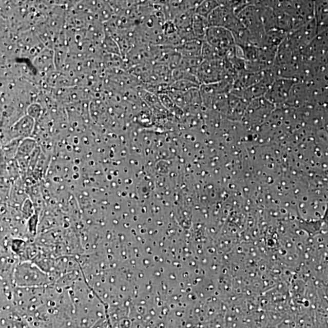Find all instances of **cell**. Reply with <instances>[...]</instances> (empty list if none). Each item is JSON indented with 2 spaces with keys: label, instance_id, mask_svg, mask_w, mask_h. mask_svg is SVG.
<instances>
[{
  "label": "cell",
  "instance_id": "obj_2",
  "mask_svg": "<svg viewBox=\"0 0 328 328\" xmlns=\"http://www.w3.org/2000/svg\"><path fill=\"white\" fill-rule=\"evenodd\" d=\"M208 27L209 26H208L207 18L196 14H195L192 28H193L195 39L204 42Z\"/></svg>",
  "mask_w": 328,
  "mask_h": 328
},
{
  "label": "cell",
  "instance_id": "obj_3",
  "mask_svg": "<svg viewBox=\"0 0 328 328\" xmlns=\"http://www.w3.org/2000/svg\"><path fill=\"white\" fill-rule=\"evenodd\" d=\"M220 5V3L216 1L201 2L195 9V14L207 18L210 13Z\"/></svg>",
  "mask_w": 328,
  "mask_h": 328
},
{
  "label": "cell",
  "instance_id": "obj_1",
  "mask_svg": "<svg viewBox=\"0 0 328 328\" xmlns=\"http://www.w3.org/2000/svg\"><path fill=\"white\" fill-rule=\"evenodd\" d=\"M294 85V81L291 78H280L274 81L266 94L268 101L282 102L286 100L290 95Z\"/></svg>",
  "mask_w": 328,
  "mask_h": 328
}]
</instances>
